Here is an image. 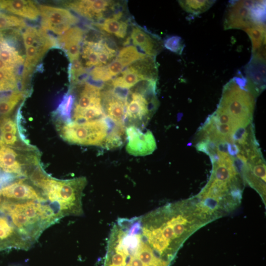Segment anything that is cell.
<instances>
[{
  "label": "cell",
  "instance_id": "1",
  "mask_svg": "<svg viewBox=\"0 0 266 266\" xmlns=\"http://www.w3.org/2000/svg\"><path fill=\"white\" fill-rule=\"evenodd\" d=\"M142 233L151 247L171 263L186 239L214 221L196 197L170 203L140 216Z\"/></svg>",
  "mask_w": 266,
  "mask_h": 266
},
{
  "label": "cell",
  "instance_id": "2",
  "mask_svg": "<svg viewBox=\"0 0 266 266\" xmlns=\"http://www.w3.org/2000/svg\"><path fill=\"white\" fill-rule=\"evenodd\" d=\"M0 210L8 217L29 247L46 228L61 218L50 204L35 200L3 199Z\"/></svg>",
  "mask_w": 266,
  "mask_h": 266
},
{
  "label": "cell",
  "instance_id": "3",
  "mask_svg": "<svg viewBox=\"0 0 266 266\" xmlns=\"http://www.w3.org/2000/svg\"><path fill=\"white\" fill-rule=\"evenodd\" d=\"M86 183L84 177L58 180L47 175L38 189L61 218L80 216L83 212L82 197Z\"/></svg>",
  "mask_w": 266,
  "mask_h": 266
},
{
  "label": "cell",
  "instance_id": "4",
  "mask_svg": "<svg viewBox=\"0 0 266 266\" xmlns=\"http://www.w3.org/2000/svg\"><path fill=\"white\" fill-rule=\"evenodd\" d=\"M254 106L253 94L247 88L240 87L233 78L224 86L218 106L229 114L235 128L250 124Z\"/></svg>",
  "mask_w": 266,
  "mask_h": 266
},
{
  "label": "cell",
  "instance_id": "5",
  "mask_svg": "<svg viewBox=\"0 0 266 266\" xmlns=\"http://www.w3.org/2000/svg\"><path fill=\"white\" fill-rule=\"evenodd\" d=\"M108 119L103 118L82 122H70L58 125L61 136L73 144L85 145H100L111 130Z\"/></svg>",
  "mask_w": 266,
  "mask_h": 266
},
{
  "label": "cell",
  "instance_id": "6",
  "mask_svg": "<svg viewBox=\"0 0 266 266\" xmlns=\"http://www.w3.org/2000/svg\"><path fill=\"white\" fill-rule=\"evenodd\" d=\"M265 1L239 0L233 2L227 11L225 30H244L256 25L265 24Z\"/></svg>",
  "mask_w": 266,
  "mask_h": 266
},
{
  "label": "cell",
  "instance_id": "7",
  "mask_svg": "<svg viewBox=\"0 0 266 266\" xmlns=\"http://www.w3.org/2000/svg\"><path fill=\"white\" fill-rule=\"evenodd\" d=\"M156 82L146 81L145 86L129 92L125 119L134 123L147 121L158 105L155 96Z\"/></svg>",
  "mask_w": 266,
  "mask_h": 266
},
{
  "label": "cell",
  "instance_id": "8",
  "mask_svg": "<svg viewBox=\"0 0 266 266\" xmlns=\"http://www.w3.org/2000/svg\"><path fill=\"white\" fill-rule=\"evenodd\" d=\"M157 77L155 60L153 57L147 56L128 66L113 79L112 84L115 88L126 90L141 81H157Z\"/></svg>",
  "mask_w": 266,
  "mask_h": 266
},
{
  "label": "cell",
  "instance_id": "9",
  "mask_svg": "<svg viewBox=\"0 0 266 266\" xmlns=\"http://www.w3.org/2000/svg\"><path fill=\"white\" fill-rule=\"evenodd\" d=\"M41 17V28L62 35L79 22V19L65 8L48 5L38 6Z\"/></svg>",
  "mask_w": 266,
  "mask_h": 266
},
{
  "label": "cell",
  "instance_id": "10",
  "mask_svg": "<svg viewBox=\"0 0 266 266\" xmlns=\"http://www.w3.org/2000/svg\"><path fill=\"white\" fill-rule=\"evenodd\" d=\"M128 139L127 151L134 156H144L152 154L157 148L155 137L148 130L142 132L136 126L130 125L125 130Z\"/></svg>",
  "mask_w": 266,
  "mask_h": 266
},
{
  "label": "cell",
  "instance_id": "11",
  "mask_svg": "<svg viewBox=\"0 0 266 266\" xmlns=\"http://www.w3.org/2000/svg\"><path fill=\"white\" fill-rule=\"evenodd\" d=\"M0 196L4 199L15 201L47 200L40 190L23 179L11 182L1 187Z\"/></svg>",
  "mask_w": 266,
  "mask_h": 266
},
{
  "label": "cell",
  "instance_id": "12",
  "mask_svg": "<svg viewBox=\"0 0 266 266\" xmlns=\"http://www.w3.org/2000/svg\"><path fill=\"white\" fill-rule=\"evenodd\" d=\"M128 94V92L121 93L113 90L103 94L104 112L116 124L124 125Z\"/></svg>",
  "mask_w": 266,
  "mask_h": 266
},
{
  "label": "cell",
  "instance_id": "13",
  "mask_svg": "<svg viewBox=\"0 0 266 266\" xmlns=\"http://www.w3.org/2000/svg\"><path fill=\"white\" fill-rule=\"evenodd\" d=\"M66 7L80 15L92 21L101 20L105 12L113 7L112 1L81 0L67 2Z\"/></svg>",
  "mask_w": 266,
  "mask_h": 266
},
{
  "label": "cell",
  "instance_id": "14",
  "mask_svg": "<svg viewBox=\"0 0 266 266\" xmlns=\"http://www.w3.org/2000/svg\"><path fill=\"white\" fill-rule=\"evenodd\" d=\"M245 68L249 91L252 94L262 92L266 87V60L252 55Z\"/></svg>",
  "mask_w": 266,
  "mask_h": 266
},
{
  "label": "cell",
  "instance_id": "15",
  "mask_svg": "<svg viewBox=\"0 0 266 266\" xmlns=\"http://www.w3.org/2000/svg\"><path fill=\"white\" fill-rule=\"evenodd\" d=\"M21 156L13 147L0 144V170L14 176H28L29 171Z\"/></svg>",
  "mask_w": 266,
  "mask_h": 266
},
{
  "label": "cell",
  "instance_id": "16",
  "mask_svg": "<svg viewBox=\"0 0 266 266\" xmlns=\"http://www.w3.org/2000/svg\"><path fill=\"white\" fill-rule=\"evenodd\" d=\"M84 32L79 27H71L57 39V44L67 55L70 62L79 59Z\"/></svg>",
  "mask_w": 266,
  "mask_h": 266
},
{
  "label": "cell",
  "instance_id": "17",
  "mask_svg": "<svg viewBox=\"0 0 266 266\" xmlns=\"http://www.w3.org/2000/svg\"><path fill=\"white\" fill-rule=\"evenodd\" d=\"M131 38L134 45L139 47L148 56L155 57L163 48V43L159 38L138 26L133 27Z\"/></svg>",
  "mask_w": 266,
  "mask_h": 266
},
{
  "label": "cell",
  "instance_id": "18",
  "mask_svg": "<svg viewBox=\"0 0 266 266\" xmlns=\"http://www.w3.org/2000/svg\"><path fill=\"white\" fill-rule=\"evenodd\" d=\"M22 36L25 47L33 46L47 52L49 49L58 45L57 40L42 28L27 27Z\"/></svg>",
  "mask_w": 266,
  "mask_h": 266
},
{
  "label": "cell",
  "instance_id": "19",
  "mask_svg": "<svg viewBox=\"0 0 266 266\" xmlns=\"http://www.w3.org/2000/svg\"><path fill=\"white\" fill-rule=\"evenodd\" d=\"M0 9L31 20H36L40 15L38 7L31 0H0Z\"/></svg>",
  "mask_w": 266,
  "mask_h": 266
},
{
  "label": "cell",
  "instance_id": "20",
  "mask_svg": "<svg viewBox=\"0 0 266 266\" xmlns=\"http://www.w3.org/2000/svg\"><path fill=\"white\" fill-rule=\"evenodd\" d=\"M120 19L116 14H113L111 17L106 18L101 23H97L95 25L106 33L123 38L127 33L128 23L119 21Z\"/></svg>",
  "mask_w": 266,
  "mask_h": 266
},
{
  "label": "cell",
  "instance_id": "21",
  "mask_svg": "<svg viewBox=\"0 0 266 266\" xmlns=\"http://www.w3.org/2000/svg\"><path fill=\"white\" fill-rule=\"evenodd\" d=\"M0 59L15 67L24 62L23 57L13 45L4 37L0 31Z\"/></svg>",
  "mask_w": 266,
  "mask_h": 266
},
{
  "label": "cell",
  "instance_id": "22",
  "mask_svg": "<svg viewBox=\"0 0 266 266\" xmlns=\"http://www.w3.org/2000/svg\"><path fill=\"white\" fill-rule=\"evenodd\" d=\"M147 55L139 52L134 46H126L118 52L116 59L124 67H127L133 63L143 59Z\"/></svg>",
  "mask_w": 266,
  "mask_h": 266
},
{
  "label": "cell",
  "instance_id": "23",
  "mask_svg": "<svg viewBox=\"0 0 266 266\" xmlns=\"http://www.w3.org/2000/svg\"><path fill=\"white\" fill-rule=\"evenodd\" d=\"M244 31L251 39L252 45V54L259 49L264 44H266L265 24L256 25L245 29Z\"/></svg>",
  "mask_w": 266,
  "mask_h": 266
},
{
  "label": "cell",
  "instance_id": "24",
  "mask_svg": "<svg viewBox=\"0 0 266 266\" xmlns=\"http://www.w3.org/2000/svg\"><path fill=\"white\" fill-rule=\"evenodd\" d=\"M215 0H179L181 7L186 12L194 14H200L208 10Z\"/></svg>",
  "mask_w": 266,
  "mask_h": 266
},
{
  "label": "cell",
  "instance_id": "25",
  "mask_svg": "<svg viewBox=\"0 0 266 266\" xmlns=\"http://www.w3.org/2000/svg\"><path fill=\"white\" fill-rule=\"evenodd\" d=\"M16 71L0 70V93L18 90V79Z\"/></svg>",
  "mask_w": 266,
  "mask_h": 266
},
{
  "label": "cell",
  "instance_id": "26",
  "mask_svg": "<svg viewBox=\"0 0 266 266\" xmlns=\"http://www.w3.org/2000/svg\"><path fill=\"white\" fill-rule=\"evenodd\" d=\"M95 46L100 66L107 65L117 55L116 51L110 46L105 39L95 41Z\"/></svg>",
  "mask_w": 266,
  "mask_h": 266
},
{
  "label": "cell",
  "instance_id": "27",
  "mask_svg": "<svg viewBox=\"0 0 266 266\" xmlns=\"http://www.w3.org/2000/svg\"><path fill=\"white\" fill-rule=\"evenodd\" d=\"M24 97V92L19 90L7 98L0 99V118L8 116Z\"/></svg>",
  "mask_w": 266,
  "mask_h": 266
},
{
  "label": "cell",
  "instance_id": "28",
  "mask_svg": "<svg viewBox=\"0 0 266 266\" xmlns=\"http://www.w3.org/2000/svg\"><path fill=\"white\" fill-rule=\"evenodd\" d=\"M82 56L88 67L100 66L98 55L95 46V41H85L83 43Z\"/></svg>",
  "mask_w": 266,
  "mask_h": 266
},
{
  "label": "cell",
  "instance_id": "29",
  "mask_svg": "<svg viewBox=\"0 0 266 266\" xmlns=\"http://www.w3.org/2000/svg\"><path fill=\"white\" fill-rule=\"evenodd\" d=\"M115 124V126L110 130L103 143L107 148L118 147L122 144V135L125 133L124 125Z\"/></svg>",
  "mask_w": 266,
  "mask_h": 266
},
{
  "label": "cell",
  "instance_id": "30",
  "mask_svg": "<svg viewBox=\"0 0 266 266\" xmlns=\"http://www.w3.org/2000/svg\"><path fill=\"white\" fill-rule=\"evenodd\" d=\"M73 100L74 98L71 95H67L64 98L56 111V115L59 119V123L58 124L62 122H69Z\"/></svg>",
  "mask_w": 266,
  "mask_h": 266
},
{
  "label": "cell",
  "instance_id": "31",
  "mask_svg": "<svg viewBox=\"0 0 266 266\" xmlns=\"http://www.w3.org/2000/svg\"><path fill=\"white\" fill-rule=\"evenodd\" d=\"M26 27L25 21L16 16L5 14L0 10V31L8 29H22Z\"/></svg>",
  "mask_w": 266,
  "mask_h": 266
},
{
  "label": "cell",
  "instance_id": "32",
  "mask_svg": "<svg viewBox=\"0 0 266 266\" xmlns=\"http://www.w3.org/2000/svg\"><path fill=\"white\" fill-rule=\"evenodd\" d=\"M165 47L168 50L181 54L185 46L181 37L172 36L166 38L164 42Z\"/></svg>",
  "mask_w": 266,
  "mask_h": 266
},
{
  "label": "cell",
  "instance_id": "33",
  "mask_svg": "<svg viewBox=\"0 0 266 266\" xmlns=\"http://www.w3.org/2000/svg\"><path fill=\"white\" fill-rule=\"evenodd\" d=\"M86 72L85 68L79 59L71 62L69 70V77L71 81L72 82L77 81L78 79Z\"/></svg>",
  "mask_w": 266,
  "mask_h": 266
},
{
  "label": "cell",
  "instance_id": "34",
  "mask_svg": "<svg viewBox=\"0 0 266 266\" xmlns=\"http://www.w3.org/2000/svg\"><path fill=\"white\" fill-rule=\"evenodd\" d=\"M247 166L256 177L266 182V165L264 161L253 164H249L247 162Z\"/></svg>",
  "mask_w": 266,
  "mask_h": 266
},
{
  "label": "cell",
  "instance_id": "35",
  "mask_svg": "<svg viewBox=\"0 0 266 266\" xmlns=\"http://www.w3.org/2000/svg\"><path fill=\"white\" fill-rule=\"evenodd\" d=\"M90 75L96 81L105 82L110 80L105 66H95L91 71Z\"/></svg>",
  "mask_w": 266,
  "mask_h": 266
},
{
  "label": "cell",
  "instance_id": "36",
  "mask_svg": "<svg viewBox=\"0 0 266 266\" xmlns=\"http://www.w3.org/2000/svg\"><path fill=\"white\" fill-rule=\"evenodd\" d=\"M216 127V132L219 136L226 140V137L231 135L233 128L229 124H218L215 125Z\"/></svg>",
  "mask_w": 266,
  "mask_h": 266
},
{
  "label": "cell",
  "instance_id": "37",
  "mask_svg": "<svg viewBox=\"0 0 266 266\" xmlns=\"http://www.w3.org/2000/svg\"><path fill=\"white\" fill-rule=\"evenodd\" d=\"M196 147L198 151L203 152L208 156H209L210 154V152L205 139H201L197 143Z\"/></svg>",
  "mask_w": 266,
  "mask_h": 266
},
{
  "label": "cell",
  "instance_id": "38",
  "mask_svg": "<svg viewBox=\"0 0 266 266\" xmlns=\"http://www.w3.org/2000/svg\"><path fill=\"white\" fill-rule=\"evenodd\" d=\"M228 152L231 157H234L240 153V149L234 143H229Z\"/></svg>",
  "mask_w": 266,
  "mask_h": 266
},
{
  "label": "cell",
  "instance_id": "39",
  "mask_svg": "<svg viewBox=\"0 0 266 266\" xmlns=\"http://www.w3.org/2000/svg\"><path fill=\"white\" fill-rule=\"evenodd\" d=\"M13 179L12 176L3 173L0 170V186L1 187L11 182Z\"/></svg>",
  "mask_w": 266,
  "mask_h": 266
},
{
  "label": "cell",
  "instance_id": "40",
  "mask_svg": "<svg viewBox=\"0 0 266 266\" xmlns=\"http://www.w3.org/2000/svg\"><path fill=\"white\" fill-rule=\"evenodd\" d=\"M229 143L225 140L217 142V150L218 152L227 153Z\"/></svg>",
  "mask_w": 266,
  "mask_h": 266
}]
</instances>
